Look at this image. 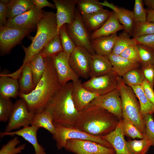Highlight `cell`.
Here are the masks:
<instances>
[{"instance_id": "12", "label": "cell", "mask_w": 154, "mask_h": 154, "mask_svg": "<svg viewBox=\"0 0 154 154\" xmlns=\"http://www.w3.org/2000/svg\"><path fill=\"white\" fill-rule=\"evenodd\" d=\"M92 55L84 47L77 46L70 54V66L79 77L87 79L90 77Z\"/></svg>"}, {"instance_id": "53", "label": "cell", "mask_w": 154, "mask_h": 154, "mask_svg": "<svg viewBox=\"0 0 154 154\" xmlns=\"http://www.w3.org/2000/svg\"><path fill=\"white\" fill-rule=\"evenodd\" d=\"M10 1V0H0V2L6 5H7Z\"/></svg>"}, {"instance_id": "15", "label": "cell", "mask_w": 154, "mask_h": 154, "mask_svg": "<svg viewBox=\"0 0 154 154\" xmlns=\"http://www.w3.org/2000/svg\"><path fill=\"white\" fill-rule=\"evenodd\" d=\"M43 11L42 9L35 7L21 15L7 19L5 26L32 31L37 27Z\"/></svg>"}, {"instance_id": "36", "label": "cell", "mask_w": 154, "mask_h": 154, "mask_svg": "<svg viewBox=\"0 0 154 154\" xmlns=\"http://www.w3.org/2000/svg\"><path fill=\"white\" fill-rule=\"evenodd\" d=\"M154 34V22H134L131 35L135 38L144 35Z\"/></svg>"}, {"instance_id": "31", "label": "cell", "mask_w": 154, "mask_h": 154, "mask_svg": "<svg viewBox=\"0 0 154 154\" xmlns=\"http://www.w3.org/2000/svg\"><path fill=\"white\" fill-rule=\"evenodd\" d=\"M29 63L31 70L34 84L36 86L41 79L44 72L45 67L44 58L40 52Z\"/></svg>"}, {"instance_id": "45", "label": "cell", "mask_w": 154, "mask_h": 154, "mask_svg": "<svg viewBox=\"0 0 154 154\" xmlns=\"http://www.w3.org/2000/svg\"><path fill=\"white\" fill-rule=\"evenodd\" d=\"M145 124V133L144 136L151 141L154 146V121L152 114L144 117Z\"/></svg>"}, {"instance_id": "50", "label": "cell", "mask_w": 154, "mask_h": 154, "mask_svg": "<svg viewBox=\"0 0 154 154\" xmlns=\"http://www.w3.org/2000/svg\"><path fill=\"white\" fill-rule=\"evenodd\" d=\"M35 7L39 9L45 7H48L55 9L56 6L55 4L52 3L46 0H33Z\"/></svg>"}, {"instance_id": "43", "label": "cell", "mask_w": 154, "mask_h": 154, "mask_svg": "<svg viewBox=\"0 0 154 154\" xmlns=\"http://www.w3.org/2000/svg\"><path fill=\"white\" fill-rule=\"evenodd\" d=\"M133 12L134 22L146 21L147 13L144 7L143 0H135Z\"/></svg>"}, {"instance_id": "30", "label": "cell", "mask_w": 154, "mask_h": 154, "mask_svg": "<svg viewBox=\"0 0 154 154\" xmlns=\"http://www.w3.org/2000/svg\"><path fill=\"white\" fill-rule=\"evenodd\" d=\"M130 87L139 100L141 113L142 116L144 117L147 115L154 114V105L146 96L141 85L132 86Z\"/></svg>"}, {"instance_id": "40", "label": "cell", "mask_w": 154, "mask_h": 154, "mask_svg": "<svg viewBox=\"0 0 154 154\" xmlns=\"http://www.w3.org/2000/svg\"><path fill=\"white\" fill-rule=\"evenodd\" d=\"M59 33L63 51L70 54L76 46L67 32L66 24L63 25L60 28Z\"/></svg>"}, {"instance_id": "11", "label": "cell", "mask_w": 154, "mask_h": 154, "mask_svg": "<svg viewBox=\"0 0 154 154\" xmlns=\"http://www.w3.org/2000/svg\"><path fill=\"white\" fill-rule=\"evenodd\" d=\"M88 107L105 110L116 116L119 120L122 118L121 100L117 88L97 96L90 103Z\"/></svg>"}, {"instance_id": "4", "label": "cell", "mask_w": 154, "mask_h": 154, "mask_svg": "<svg viewBox=\"0 0 154 154\" xmlns=\"http://www.w3.org/2000/svg\"><path fill=\"white\" fill-rule=\"evenodd\" d=\"M37 27L36 33L32 38L31 44L27 47L22 46L25 55L20 68L29 63L40 53L50 40L59 35L56 13L54 12L43 11Z\"/></svg>"}, {"instance_id": "25", "label": "cell", "mask_w": 154, "mask_h": 154, "mask_svg": "<svg viewBox=\"0 0 154 154\" xmlns=\"http://www.w3.org/2000/svg\"><path fill=\"white\" fill-rule=\"evenodd\" d=\"M112 65V70L119 77L134 68L139 67V64L134 63L120 55L112 53L107 56Z\"/></svg>"}, {"instance_id": "46", "label": "cell", "mask_w": 154, "mask_h": 154, "mask_svg": "<svg viewBox=\"0 0 154 154\" xmlns=\"http://www.w3.org/2000/svg\"><path fill=\"white\" fill-rule=\"evenodd\" d=\"M141 69L145 79L153 88L154 86V64L142 65Z\"/></svg>"}, {"instance_id": "32", "label": "cell", "mask_w": 154, "mask_h": 154, "mask_svg": "<svg viewBox=\"0 0 154 154\" xmlns=\"http://www.w3.org/2000/svg\"><path fill=\"white\" fill-rule=\"evenodd\" d=\"M130 36L124 31L120 33L116 40L112 53L116 55H120L128 47L137 44L135 38H131Z\"/></svg>"}, {"instance_id": "34", "label": "cell", "mask_w": 154, "mask_h": 154, "mask_svg": "<svg viewBox=\"0 0 154 154\" xmlns=\"http://www.w3.org/2000/svg\"><path fill=\"white\" fill-rule=\"evenodd\" d=\"M76 5L81 15L91 14L103 9L98 0H77Z\"/></svg>"}, {"instance_id": "19", "label": "cell", "mask_w": 154, "mask_h": 154, "mask_svg": "<svg viewBox=\"0 0 154 154\" xmlns=\"http://www.w3.org/2000/svg\"><path fill=\"white\" fill-rule=\"evenodd\" d=\"M7 76L17 79H19V92L27 94L35 87L34 85L31 70L29 63L12 73Z\"/></svg>"}, {"instance_id": "24", "label": "cell", "mask_w": 154, "mask_h": 154, "mask_svg": "<svg viewBox=\"0 0 154 154\" xmlns=\"http://www.w3.org/2000/svg\"><path fill=\"white\" fill-rule=\"evenodd\" d=\"M117 33L107 36H102L91 39L92 46L96 54L107 56L112 53L118 37Z\"/></svg>"}, {"instance_id": "44", "label": "cell", "mask_w": 154, "mask_h": 154, "mask_svg": "<svg viewBox=\"0 0 154 154\" xmlns=\"http://www.w3.org/2000/svg\"><path fill=\"white\" fill-rule=\"evenodd\" d=\"M120 55L134 63L141 65V61L137 44L128 47Z\"/></svg>"}, {"instance_id": "9", "label": "cell", "mask_w": 154, "mask_h": 154, "mask_svg": "<svg viewBox=\"0 0 154 154\" xmlns=\"http://www.w3.org/2000/svg\"><path fill=\"white\" fill-rule=\"evenodd\" d=\"M34 113L30 112L25 101L21 98L13 104L8 122L4 132H10L13 130L31 125Z\"/></svg>"}, {"instance_id": "20", "label": "cell", "mask_w": 154, "mask_h": 154, "mask_svg": "<svg viewBox=\"0 0 154 154\" xmlns=\"http://www.w3.org/2000/svg\"><path fill=\"white\" fill-rule=\"evenodd\" d=\"M124 135L119 120L114 130L102 137L112 146L116 154H131L128 149Z\"/></svg>"}, {"instance_id": "47", "label": "cell", "mask_w": 154, "mask_h": 154, "mask_svg": "<svg viewBox=\"0 0 154 154\" xmlns=\"http://www.w3.org/2000/svg\"><path fill=\"white\" fill-rule=\"evenodd\" d=\"M135 39L137 44H143L154 50V34L144 35Z\"/></svg>"}, {"instance_id": "13", "label": "cell", "mask_w": 154, "mask_h": 154, "mask_svg": "<svg viewBox=\"0 0 154 154\" xmlns=\"http://www.w3.org/2000/svg\"><path fill=\"white\" fill-rule=\"evenodd\" d=\"M70 54L62 51L52 57L58 77L62 86L69 81L75 83L80 80L79 76L70 66Z\"/></svg>"}, {"instance_id": "49", "label": "cell", "mask_w": 154, "mask_h": 154, "mask_svg": "<svg viewBox=\"0 0 154 154\" xmlns=\"http://www.w3.org/2000/svg\"><path fill=\"white\" fill-rule=\"evenodd\" d=\"M7 13V5L0 2V27L6 24Z\"/></svg>"}, {"instance_id": "22", "label": "cell", "mask_w": 154, "mask_h": 154, "mask_svg": "<svg viewBox=\"0 0 154 154\" xmlns=\"http://www.w3.org/2000/svg\"><path fill=\"white\" fill-rule=\"evenodd\" d=\"M112 13L104 9L89 14L81 15L83 23L88 30L94 32L100 28Z\"/></svg>"}, {"instance_id": "39", "label": "cell", "mask_w": 154, "mask_h": 154, "mask_svg": "<svg viewBox=\"0 0 154 154\" xmlns=\"http://www.w3.org/2000/svg\"><path fill=\"white\" fill-rule=\"evenodd\" d=\"M18 136L8 141L2 146L0 154H18L21 153L25 148L26 145L23 144L17 147L20 143Z\"/></svg>"}, {"instance_id": "23", "label": "cell", "mask_w": 154, "mask_h": 154, "mask_svg": "<svg viewBox=\"0 0 154 154\" xmlns=\"http://www.w3.org/2000/svg\"><path fill=\"white\" fill-rule=\"evenodd\" d=\"M124 30V27L119 23L114 12L99 29L93 32L90 35V39L102 36H107L117 33L118 31Z\"/></svg>"}, {"instance_id": "52", "label": "cell", "mask_w": 154, "mask_h": 154, "mask_svg": "<svg viewBox=\"0 0 154 154\" xmlns=\"http://www.w3.org/2000/svg\"><path fill=\"white\" fill-rule=\"evenodd\" d=\"M143 1L148 9L154 10V0H144Z\"/></svg>"}, {"instance_id": "28", "label": "cell", "mask_w": 154, "mask_h": 154, "mask_svg": "<svg viewBox=\"0 0 154 154\" xmlns=\"http://www.w3.org/2000/svg\"><path fill=\"white\" fill-rule=\"evenodd\" d=\"M31 125L43 128L48 131L52 135L55 132V127L53 122L51 112L46 109L35 113L33 117Z\"/></svg>"}, {"instance_id": "17", "label": "cell", "mask_w": 154, "mask_h": 154, "mask_svg": "<svg viewBox=\"0 0 154 154\" xmlns=\"http://www.w3.org/2000/svg\"><path fill=\"white\" fill-rule=\"evenodd\" d=\"M82 83L80 80L73 83L72 92L73 101L79 112L86 109L90 103L99 96L86 89L83 86Z\"/></svg>"}, {"instance_id": "38", "label": "cell", "mask_w": 154, "mask_h": 154, "mask_svg": "<svg viewBox=\"0 0 154 154\" xmlns=\"http://www.w3.org/2000/svg\"><path fill=\"white\" fill-rule=\"evenodd\" d=\"M139 68L129 70L122 76L123 80L127 86L141 85L145 80L141 69Z\"/></svg>"}, {"instance_id": "3", "label": "cell", "mask_w": 154, "mask_h": 154, "mask_svg": "<svg viewBox=\"0 0 154 154\" xmlns=\"http://www.w3.org/2000/svg\"><path fill=\"white\" fill-rule=\"evenodd\" d=\"M73 88L72 82L62 86L46 108L51 113L54 125L73 126L79 113L73 100Z\"/></svg>"}, {"instance_id": "5", "label": "cell", "mask_w": 154, "mask_h": 154, "mask_svg": "<svg viewBox=\"0 0 154 154\" xmlns=\"http://www.w3.org/2000/svg\"><path fill=\"white\" fill-rule=\"evenodd\" d=\"M117 88L121 100L122 116L127 117L145 135V124L144 117L141 114L139 102L130 86L127 85L121 77L119 76Z\"/></svg>"}, {"instance_id": "21", "label": "cell", "mask_w": 154, "mask_h": 154, "mask_svg": "<svg viewBox=\"0 0 154 154\" xmlns=\"http://www.w3.org/2000/svg\"><path fill=\"white\" fill-rule=\"evenodd\" d=\"M101 3L113 10L120 23L124 27V31L131 35L134 24L133 11L116 6L104 0Z\"/></svg>"}, {"instance_id": "51", "label": "cell", "mask_w": 154, "mask_h": 154, "mask_svg": "<svg viewBox=\"0 0 154 154\" xmlns=\"http://www.w3.org/2000/svg\"><path fill=\"white\" fill-rule=\"evenodd\" d=\"M145 9L147 13L146 21L154 22V10L149 9Z\"/></svg>"}, {"instance_id": "18", "label": "cell", "mask_w": 154, "mask_h": 154, "mask_svg": "<svg viewBox=\"0 0 154 154\" xmlns=\"http://www.w3.org/2000/svg\"><path fill=\"white\" fill-rule=\"evenodd\" d=\"M38 128L31 125L13 132H2L0 133L1 137L5 136L16 135L22 137L30 143L33 146L35 154H47L44 148L39 144L37 137V133Z\"/></svg>"}, {"instance_id": "42", "label": "cell", "mask_w": 154, "mask_h": 154, "mask_svg": "<svg viewBox=\"0 0 154 154\" xmlns=\"http://www.w3.org/2000/svg\"><path fill=\"white\" fill-rule=\"evenodd\" d=\"M13 104L10 99L0 96V121L5 122L9 120Z\"/></svg>"}, {"instance_id": "8", "label": "cell", "mask_w": 154, "mask_h": 154, "mask_svg": "<svg viewBox=\"0 0 154 154\" xmlns=\"http://www.w3.org/2000/svg\"><path fill=\"white\" fill-rule=\"evenodd\" d=\"M118 77L112 70L104 75L91 77L82 84L86 89L99 96L117 88Z\"/></svg>"}, {"instance_id": "35", "label": "cell", "mask_w": 154, "mask_h": 154, "mask_svg": "<svg viewBox=\"0 0 154 154\" xmlns=\"http://www.w3.org/2000/svg\"><path fill=\"white\" fill-rule=\"evenodd\" d=\"M63 51L59 35L50 40L41 51L40 53L44 58L52 57Z\"/></svg>"}, {"instance_id": "1", "label": "cell", "mask_w": 154, "mask_h": 154, "mask_svg": "<svg viewBox=\"0 0 154 154\" xmlns=\"http://www.w3.org/2000/svg\"><path fill=\"white\" fill-rule=\"evenodd\" d=\"M44 58V72L35 89L27 94L19 92V95L26 102L29 111L34 114L45 109L62 86L58 77L52 57Z\"/></svg>"}, {"instance_id": "16", "label": "cell", "mask_w": 154, "mask_h": 154, "mask_svg": "<svg viewBox=\"0 0 154 154\" xmlns=\"http://www.w3.org/2000/svg\"><path fill=\"white\" fill-rule=\"evenodd\" d=\"M56 6V18L58 30L64 24H70L75 17V6L77 0H53Z\"/></svg>"}, {"instance_id": "26", "label": "cell", "mask_w": 154, "mask_h": 154, "mask_svg": "<svg viewBox=\"0 0 154 154\" xmlns=\"http://www.w3.org/2000/svg\"><path fill=\"white\" fill-rule=\"evenodd\" d=\"M112 65L107 56L95 54L92 56L90 66V77L105 74L111 71Z\"/></svg>"}, {"instance_id": "14", "label": "cell", "mask_w": 154, "mask_h": 154, "mask_svg": "<svg viewBox=\"0 0 154 154\" xmlns=\"http://www.w3.org/2000/svg\"><path fill=\"white\" fill-rule=\"evenodd\" d=\"M6 26L0 27V49L7 53L31 31Z\"/></svg>"}, {"instance_id": "33", "label": "cell", "mask_w": 154, "mask_h": 154, "mask_svg": "<svg viewBox=\"0 0 154 154\" xmlns=\"http://www.w3.org/2000/svg\"><path fill=\"white\" fill-rule=\"evenodd\" d=\"M126 145L131 154H146L152 146L151 141L145 136L140 140L126 141Z\"/></svg>"}, {"instance_id": "41", "label": "cell", "mask_w": 154, "mask_h": 154, "mask_svg": "<svg viewBox=\"0 0 154 154\" xmlns=\"http://www.w3.org/2000/svg\"><path fill=\"white\" fill-rule=\"evenodd\" d=\"M141 65L154 64V50L143 44H137Z\"/></svg>"}, {"instance_id": "10", "label": "cell", "mask_w": 154, "mask_h": 154, "mask_svg": "<svg viewBox=\"0 0 154 154\" xmlns=\"http://www.w3.org/2000/svg\"><path fill=\"white\" fill-rule=\"evenodd\" d=\"M64 148L76 154H116L114 149L89 140L69 139L67 141Z\"/></svg>"}, {"instance_id": "37", "label": "cell", "mask_w": 154, "mask_h": 154, "mask_svg": "<svg viewBox=\"0 0 154 154\" xmlns=\"http://www.w3.org/2000/svg\"><path fill=\"white\" fill-rule=\"evenodd\" d=\"M124 135H126L133 139H143L144 135L137 127L127 117L122 116L119 120Z\"/></svg>"}, {"instance_id": "48", "label": "cell", "mask_w": 154, "mask_h": 154, "mask_svg": "<svg viewBox=\"0 0 154 154\" xmlns=\"http://www.w3.org/2000/svg\"><path fill=\"white\" fill-rule=\"evenodd\" d=\"M141 85L147 98L154 105V91L153 88L145 79Z\"/></svg>"}, {"instance_id": "27", "label": "cell", "mask_w": 154, "mask_h": 154, "mask_svg": "<svg viewBox=\"0 0 154 154\" xmlns=\"http://www.w3.org/2000/svg\"><path fill=\"white\" fill-rule=\"evenodd\" d=\"M0 76V96L8 99L16 98L19 94V86L17 79L3 74H1Z\"/></svg>"}, {"instance_id": "7", "label": "cell", "mask_w": 154, "mask_h": 154, "mask_svg": "<svg viewBox=\"0 0 154 154\" xmlns=\"http://www.w3.org/2000/svg\"><path fill=\"white\" fill-rule=\"evenodd\" d=\"M66 26L68 34L76 46L84 47L92 55L96 54L92 46L88 30L78 9H76L74 21L70 24H66Z\"/></svg>"}, {"instance_id": "6", "label": "cell", "mask_w": 154, "mask_h": 154, "mask_svg": "<svg viewBox=\"0 0 154 154\" xmlns=\"http://www.w3.org/2000/svg\"><path fill=\"white\" fill-rule=\"evenodd\" d=\"M54 125L55 132L52 137L56 142L58 150L64 148L67 141L70 139L92 141L107 147L113 149L111 144L102 137L90 135L74 127H67L57 124Z\"/></svg>"}, {"instance_id": "2", "label": "cell", "mask_w": 154, "mask_h": 154, "mask_svg": "<svg viewBox=\"0 0 154 154\" xmlns=\"http://www.w3.org/2000/svg\"><path fill=\"white\" fill-rule=\"evenodd\" d=\"M119 120L105 110L88 107L79 112L73 127L90 135L102 137L114 130Z\"/></svg>"}, {"instance_id": "29", "label": "cell", "mask_w": 154, "mask_h": 154, "mask_svg": "<svg viewBox=\"0 0 154 154\" xmlns=\"http://www.w3.org/2000/svg\"><path fill=\"white\" fill-rule=\"evenodd\" d=\"M35 7L33 0H11L7 5V19H12Z\"/></svg>"}]
</instances>
